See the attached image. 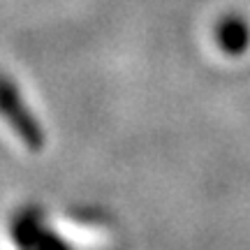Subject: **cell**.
I'll list each match as a JSON object with an SVG mask.
<instances>
[{"instance_id":"obj_1","label":"cell","mask_w":250,"mask_h":250,"mask_svg":"<svg viewBox=\"0 0 250 250\" xmlns=\"http://www.w3.org/2000/svg\"><path fill=\"white\" fill-rule=\"evenodd\" d=\"M0 118L7 123V127L28 151L37 153L44 148V127L40 118L33 114L30 104L23 100V93L17 86V81L7 74H0Z\"/></svg>"},{"instance_id":"obj_2","label":"cell","mask_w":250,"mask_h":250,"mask_svg":"<svg viewBox=\"0 0 250 250\" xmlns=\"http://www.w3.org/2000/svg\"><path fill=\"white\" fill-rule=\"evenodd\" d=\"M9 234L17 250H72L70 241L44 223V215L37 206L19 208L12 215Z\"/></svg>"},{"instance_id":"obj_3","label":"cell","mask_w":250,"mask_h":250,"mask_svg":"<svg viewBox=\"0 0 250 250\" xmlns=\"http://www.w3.org/2000/svg\"><path fill=\"white\" fill-rule=\"evenodd\" d=\"M215 40L218 46L229 56H241L250 46V26L239 14H227L215 26Z\"/></svg>"}]
</instances>
